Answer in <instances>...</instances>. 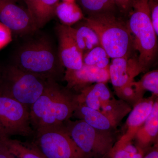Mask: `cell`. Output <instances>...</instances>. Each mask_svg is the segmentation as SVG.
<instances>
[{
	"label": "cell",
	"instance_id": "obj_1",
	"mask_svg": "<svg viewBox=\"0 0 158 158\" xmlns=\"http://www.w3.org/2000/svg\"><path fill=\"white\" fill-rule=\"evenodd\" d=\"M78 106L77 95L51 80L42 94L30 108V120L35 131L60 126L68 121Z\"/></svg>",
	"mask_w": 158,
	"mask_h": 158
},
{
	"label": "cell",
	"instance_id": "obj_2",
	"mask_svg": "<svg viewBox=\"0 0 158 158\" xmlns=\"http://www.w3.org/2000/svg\"><path fill=\"white\" fill-rule=\"evenodd\" d=\"M12 64L48 80L56 81L62 72L58 56L50 40L38 36L26 41L15 51Z\"/></svg>",
	"mask_w": 158,
	"mask_h": 158
},
{
	"label": "cell",
	"instance_id": "obj_3",
	"mask_svg": "<svg viewBox=\"0 0 158 158\" xmlns=\"http://www.w3.org/2000/svg\"><path fill=\"white\" fill-rule=\"evenodd\" d=\"M83 22L96 33L101 46L111 59L133 56L135 51L132 36L127 23L115 13L89 15Z\"/></svg>",
	"mask_w": 158,
	"mask_h": 158
},
{
	"label": "cell",
	"instance_id": "obj_4",
	"mask_svg": "<svg viewBox=\"0 0 158 158\" xmlns=\"http://www.w3.org/2000/svg\"><path fill=\"white\" fill-rule=\"evenodd\" d=\"M148 1L133 0L126 22L132 36L134 48L139 53L138 61L143 72L152 65L158 51L157 36L152 23Z\"/></svg>",
	"mask_w": 158,
	"mask_h": 158
},
{
	"label": "cell",
	"instance_id": "obj_5",
	"mask_svg": "<svg viewBox=\"0 0 158 158\" xmlns=\"http://www.w3.org/2000/svg\"><path fill=\"white\" fill-rule=\"evenodd\" d=\"M50 80L23 70L13 64L8 65L1 68L0 94L30 109L43 93Z\"/></svg>",
	"mask_w": 158,
	"mask_h": 158
},
{
	"label": "cell",
	"instance_id": "obj_6",
	"mask_svg": "<svg viewBox=\"0 0 158 158\" xmlns=\"http://www.w3.org/2000/svg\"><path fill=\"white\" fill-rule=\"evenodd\" d=\"M33 144L45 158H88L66 131L63 125L35 131Z\"/></svg>",
	"mask_w": 158,
	"mask_h": 158
},
{
	"label": "cell",
	"instance_id": "obj_7",
	"mask_svg": "<svg viewBox=\"0 0 158 158\" xmlns=\"http://www.w3.org/2000/svg\"><path fill=\"white\" fill-rule=\"evenodd\" d=\"M65 122L63 126L66 131L85 154L88 156L108 155L114 144L110 131L96 129L82 119Z\"/></svg>",
	"mask_w": 158,
	"mask_h": 158
},
{
	"label": "cell",
	"instance_id": "obj_8",
	"mask_svg": "<svg viewBox=\"0 0 158 158\" xmlns=\"http://www.w3.org/2000/svg\"><path fill=\"white\" fill-rule=\"evenodd\" d=\"M30 120V109L0 94V139L35 134Z\"/></svg>",
	"mask_w": 158,
	"mask_h": 158
},
{
	"label": "cell",
	"instance_id": "obj_9",
	"mask_svg": "<svg viewBox=\"0 0 158 158\" xmlns=\"http://www.w3.org/2000/svg\"><path fill=\"white\" fill-rule=\"evenodd\" d=\"M106 84L96 83L82 89L77 95L78 103L99 111L117 124L131 109L113 98Z\"/></svg>",
	"mask_w": 158,
	"mask_h": 158
},
{
	"label": "cell",
	"instance_id": "obj_10",
	"mask_svg": "<svg viewBox=\"0 0 158 158\" xmlns=\"http://www.w3.org/2000/svg\"><path fill=\"white\" fill-rule=\"evenodd\" d=\"M0 22L18 35H31L38 31L27 9L5 0H0Z\"/></svg>",
	"mask_w": 158,
	"mask_h": 158
},
{
	"label": "cell",
	"instance_id": "obj_11",
	"mask_svg": "<svg viewBox=\"0 0 158 158\" xmlns=\"http://www.w3.org/2000/svg\"><path fill=\"white\" fill-rule=\"evenodd\" d=\"M58 40V58L66 70H77L83 64V54L78 47L66 26L59 24L56 27Z\"/></svg>",
	"mask_w": 158,
	"mask_h": 158
},
{
	"label": "cell",
	"instance_id": "obj_12",
	"mask_svg": "<svg viewBox=\"0 0 158 158\" xmlns=\"http://www.w3.org/2000/svg\"><path fill=\"white\" fill-rule=\"evenodd\" d=\"M69 89L81 91L94 83H106L110 81L109 68L101 69L83 64L77 70H66L64 77Z\"/></svg>",
	"mask_w": 158,
	"mask_h": 158
},
{
	"label": "cell",
	"instance_id": "obj_13",
	"mask_svg": "<svg viewBox=\"0 0 158 158\" xmlns=\"http://www.w3.org/2000/svg\"><path fill=\"white\" fill-rule=\"evenodd\" d=\"M110 80L115 90L134 81L143 72L138 57H120L112 59L109 67Z\"/></svg>",
	"mask_w": 158,
	"mask_h": 158
},
{
	"label": "cell",
	"instance_id": "obj_14",
	"mask_svg": "<svg viewBox=\"0 0 158 158\" xmlns=\"http://www.w3.org/2000/svg\"><path fill=\"white\" fill-rule=\"evenodd\" d=\"M154 103L152 99L149 98L141 99L136 104L127 120V132L122 138L128 141H131L135 138L138 130L151 113Z\"/></svg>",
	"mask_w": 158,
	"mask_h": 158
},
{
	"label": "cell",
	"instance_id": "obj_15",
	"mask_svg": "<svg viewBox=\"0 0 158 158\" xmlns=\"http://www.w3.org/2000/svg\"><path fill=\"white\" fill-rule=\"evenodd\" d=\"M59 1L24 0L37 30L42 28L56 16L55 11Z\"/></svg>",
	"mask_w": 158,
	"mask_h": 158
},
{
	"label": "cell",
	"instance_id": "obj_16",
	"mask_svg": "<svg viewBox=\"0 0 158 158\" xmlns=\"http://www.w3.org/2000/svg\"><path fill=\"white\" fill-rule=\"evenodd\" d=\"M158 133V102H155L152 110L144 124L138 130L135 138L138 147L145 150L157 137Z\"/></svg>",
	"mask_w": 158,
	"mask_h": 158
},
{
	"label": "cell",
	"instance_id": "obj_17",
	"mask_svg": "<svg viewBox=\"0 0 158 158\" xmlns=\"http://www.w3.org/2000/svg\"><path fill=\"white\" fill-rule=\"evenodd\" d=\"M74 114L90 126L102 131H110L116 124L99 111L78 104Z\"/></svg>",
	"mask_w": 158,
	"mask_h": 158
},
{
	"label": "cell",
	"instance_id": "obj_18",
	"mask_svg": "<svg viewBox=\"0 0 158 158\" xmlns=\"http://www.w3.org/2000/svg\"><path fill=\"white\" fill-rule=\"evenodd\" d=\"M66 27L71 36L83 55L94 48L101 46L96 33L84 23L76 27Z\"/></svg>",
	"mask_w": 158,
	"mask_h": 158
},
{
	"label": "cell",
	"instance_id": "obj_19",
	"mask_svg": "<svg viewBox=\"0 0 158 158\" xmlns=\"http://www.w3.org/2000/svg\"><path fill=\"white\" fill-rule=\"evenodd\" d=\"M55 15L61 24L66 27H72L85 18L81 7L75 2L63 1L59 2Z\"/></svg>",
	"mask_w": 158,
	"mask_h": 158
},
{
	"label": "cell",
	"instance_id": "obj_20",
	"mask_svg": "<svg viewBox=\"0 0 158 158\" xmlns=\"http://www.w3.org/2000/svg\"><path fill=\"white\" fill-rule=\"evenodd\" d=\"M0 141L17 158H45L34 144H29L10 138Z\"/></svg>",
	"mask_w": 158,
	"mask_h": 158
},
{
	"label": "cell",
	"instance_id": "obj_21",
	"mask_svg": "<svg viewBox=\"0 0 158 158\" xmlns=\"http://www.w3.org/2000/svg\"><path fill=\"white\" fill-rule=\"evenodd\" d=\"M144 150L123 138L114 144L108 156L110 158H143Z\"/></svg>",
	"mask_w": 158,
	"mask_h": 158
},
{
	"label": "cell",
	"instance_id": "obj_22",
	"mask_svg": "<svg viewBox=\"0 0 158 158\" xmlns=\"http://www.w3.org/2000/svg\"><path fill=\"white\" fill-rule=\"evenodd\" d=\"M83 12L89 15L115 13L117 7L113 0H77Z\"/></svg>",
	"mask_w": 158,
	"mask_h": 158
},
{
	"label": "cell",
	"instance_id": "obj_23",
	"mask_svg": "<svg viewBox=\"0 0 158 158\" xmlns=\"http://www.w3.org/2000/svg\"><path fill=\"white\" fill-rule=\"evenodd\" d=\"M110 59L106 51L98 46L83 55V63L99 68H109Z\"/></svg>",
	"mask_w": 158,
	"mask_h": 158
},
{
	"label": "cell",
	"instance_id": "obj_24",
	"mask_svg": "<svg viewBox=\"0 0 158 158\" xmlns=\"http://www.w3.org/2000/svg\"><path fill=\"white\" fill-rule=\"evenodd\" d=\"M115 90L118 96L128 100H135V98H141L144 91L141 88L139 81L135 82L134 81Z\"/></svg>",
	"mask_w": 158,
	"mask_h": 158
},
{
	"label": "cell",
	"instance_id": "obj_25",
	"mask_svg": "<svg viewBox=\"0 0 158 158\" xmlns=\"http://www.w3.org/2000/svg\"><path fill=\"white\" fill-rule=\"evenodd\" d=\"M139 83L141 88L150 91L156 96L158 94V71L157 70L149 72L141 78Z\"/></svg>",
	"mask_w": 158,
	"mask_h": 158
},
{
	"label": "cell",
	"instance_id": "obj_26",
	"mask_svg": "<svg viewBox=\"0 0 158 158\" xmlns=\"http://www.w3.org/2000/svg\"><path fill=\"white\" fill-rule=\"evenodd\" d=\"M148 5L150 12V18L153 27L157 36L158 35V1L149 0Z\"/></svg>",
	"mask_w": 158,
	"mask_h": 158
},
{
	"label": "cell",
	"instance_id": "obj_27",
	"mask_svg": "<svg viewBox=\"0 0 158 158\" xmlns=\"http://www.w3.org/2000/svg\"><path fill=\"white\" fill-rule=\"evenodd\" d=\"M117 8L125 15H129L132 9L133 0H113Z\"/></svg>",
	"mask_w": 158,
	"mask_h": 158
},
{
	"label": "cell",
	"instance_id": "obj_28",
	"mask_svg": "<svg viewBox=\"0 0 158 158\" xmlns=\"http://www.w3.org/2000/svg\"><path fill=\"white\" fill-rule=\"evenodd\" d=\"M0 158H17L0 141Z\"/></svg>",
	"mask_w": 158,
	"mask_h": 158
},
{
	"label": "cell",
	"instance_id": "obj_29",
	"mask_svg": "<svg viewBox=\"0 0 158 158\" xmlns=\"http://www.w3.org/2000/svg\"><path fill=\"white\" fill-rule=\"evenodd\" d=\"M143 158H158V150L157 147L150 152Z\"/></svg>",
	"mask_w": 158,
	"mask_h": 158
},
{
	"label": "cell",
	"instance_id": "obj_30",
	"mask_svg": "<svg viewBox=\"0 0 158 158\" xmlns=\"http://www.w3.org/2000/svg\"><path fill=\"white\" fill-rule=\"evenodd\" d=\"M5 1H9V2H11L16 3L19 0H5Z\"/></svg>",
	"mask_w": 158,
	"mask_h": 158
},
{
	"label": "cell",
	"instance_id": "obj_31",
	"mask_svg": "<svg viewBox=\"0 0 158 158\" xmlns=\"http://www.w3.org/2000/svg\"><path fill=\"white\" fill-rule=\"evenodd\" d=\"M75 0H63V1H65V2H75Z\"/></svg>",
	"mask_w": 158,
	"mask_h": 158
},
{
	"label": "cell",
	"instance_id": "obj_32",
	"mask_svg": "<svg viewBox=\"0 0 158 158\" xmlns=\"http://www.w3.org/2000/svg\"><path fill=\"white\" fill-rule=\"evenodd\" d=\"M1 68L0 67V74H1Z\"/></svg>",
	"mask_w": 158,
	"mask_h": 158
},
{
	"label": "cell",
	"instance_id": "obj_33",
	"mask_svg": "<svg viewBox=\"0 0 158 158\" xmlns=\"http://www.w3.org/2000/svg\"><path fill=\"white\" fill-rule=\"evenodd\" d=\"M155 1H158V0H155Z\"/></svg>",
	"mask_w": 158,
	"mask_h": 158
}]
</instances>
